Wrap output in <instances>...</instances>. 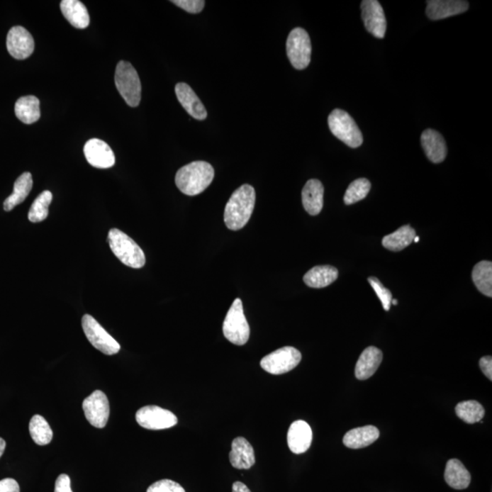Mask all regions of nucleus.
<instances>
[{
  "label": "nucleus",
  "mask_w": 492,
  "mask_h": 492,
  "mask_svg": "<svg viewBox=\"0 0 492 492\" xmlns=\"http://www.w3.org/2000/svg\"><path fill=\"white\" fill-rule=\"evenodd\" d=\"M255 204V191L249 184L242 185L234 191L226 203L225 223L232 231L244 228L250 220Z\"/></svg>",
  "instance_id": "nucleus-1"
},
{
  "label": "nucleus",
  "mask_w": 492,
  "mask_h": 492,
  "mask_svg": "<svg viewBox=\"0 0 492 492\" xmlns=\"http://www.w3.org/2000/svg\"><path fill=\"white\" fill-rule=\"evenodd\" d=\"M215 178V169L208 162L197 161L181 167L175 177V184L181 193L189 196L202 194Z\"/></svg>",
  "instance_id": "nucleus-2"
},
{
  "label": "nucleus",
  "mask_w": 492,
  "mask_h": 492,
  "mask_svg": "<svg viewBox=\"0 0 492 492\" xmlns=\"http://www.w3.org/2000/svg\"><path fill=\"white\" fill-rule=\"evenodd\" d=\"M108 242L111 251L121 263L128 267L140 269L145 267L146 258L142 249L130 236L120 231L111 229L108 232Z\"/></svg>",
  "instance_id": "nucleus-3"
},
{
  "label": "nucleus",
  "mask_w": 492,
  "mask_h": 492,
  "mask_svg": "<svg viewBox=\"0 0 492 492\" xmlns=\"http://www.w3.org/2000/svg\"><path fill=\"white\" fill-rule=\"evenodd\" d=\"M115 85L130 107L139 106L142 99V84L138 73L130 62H120L115 72Z\"/></svg>",
  "instance_id": "nucleus-4"
},
{
  "label": "nucleus",
  "mask_w": 492,
  "mask_h": 492,
  "mask_svg": "<svg viewBox=\"0 0 492 492\" xmlns=\"http://www.w3.org/2000/svg\"><path fill=\"white\" fill-rule=\"evenodd\" d=\"M328 126L334 136L350 148H357L363 143L362 133L350 114L335 108L328 116Z\"/></svg>",
  "instance_id": "nucleus-5"
},
{
  "label": "nucleus",
  "mask_w": 492,
  "mask_h": 492,
  "mask_svg": "<svg viewBox=\"0 0 492 492\" xmlns=\"http://www.w3.org/2000/svg\"><path fill=\"white\" fill-rule=\"evenodd\" d=\"M226 340L237 346H244L250 337V328L246 320L240 298H236L230 308L223 325Z\"/></svg>",
  "instance_id": "nucleus-6"
},
{
  "label": "nucleus",
  "mask_w": 492,
  "mask_h": 492,
  "mask_svg": "<svg viewBox=\"0 0 492 492\" xmlns=\"http://www.w3.org/2000/svg\"><path fill=\"white\" fill-rule=\"evenodd\" d=\"M286 53L293 68L305 69L311 62L312 45L308 33L302 28H293L286 41Z\"/></svg>",
  "instance_id": "nucleus-7"
},
{
  "label": "nucleus",
  "mask_w": 492,
  "mask_h": 492,
  "mask_svg": "<svg viewBox=\"0 0 492 492\" xmlns=\"http://www.w3.org/2000/svg\"><path fill=\"white\" fill-rule=\"evenodd\" d=\"M82 328L89 343L101 352L113 356L121 350L120 344L108 333L94 316L83 315Z\"/></svg>",
  "instance_id": "nucleus-8"
},
{
  "label": "nucleus",
  "mask_w": 492,
  "mask_h": 492,
  "mask_svg": "<svg viewBox=\"0 0 492 492\" xmlns=\"http://www.w3.org/2000/svg\"><path fill=\"white\" fill-rule=\"evenodd\" d=\"M302 354L295 347L279 348L261 360L262 369L272 375H282L298 366Z\"/></svg>",
  "instance_id": "nucleus-9"
},
{
  "label": "nucleus",
  "mask_w": 492,
  "mask_h": 492,
  "mask_svg": "<svg viewBox=\"0 0 492 492\" xmlns=\"http://www.w3.org/2000/svg\"><path fill=\"white\" fill-rule=\"evenodd\" d=\"M136 420L140 427L152 430L170 429L178 423L177 417L172 412L157 406L140 408L136 413Z\"/></svg>",
  "instance_id": "nucleus-10"
},
{
  "label": "nucleus",
  "mask_w": 492,
  "mask_h": 492,
  "mask_svg": "<svg viewBox=\"0 0 492 492\" xmlns=\"http://www.w3.org/2000/svg\"><path fill=\"white\" fill-rule=\"evenodd\" d=\"M82 408L91 426L98 429H104L106 426L110 417V403L105 393L101 391L91 393L83 401Z\"/></svg>",
  "instance_id": "nucleus-11"
},
{
  "label": "nucleus",
  "mask_w": 492,
  "mask_h": 492,
  "mask_svg": "<svg viewBox=\"0 0 492 492\" xmlns=\"http://www.w3.org/2000/svg\"><path fill=\"white\" fill-rule=\"evenodd\" d=\"M6 49L16 60H26L32 55L35 49L33 37L21 26H16L9 31Z\"/></svg>",
  "instance_id": "nucleus-12"
},
{
  "label": "nucleus",
  "mask_w": 492,
  "mask_h": 492,
  "mask_svg": "<svg viewBox=\"0 0 492 492\" xmlns=\"http://www.w3.org/2000/svg\"><path fill=\"white\" fill-rule=\"evenodd\" d=\"M362 19L367 30L374 37L383 38L386 30V19L382 6L376 0H364L361 3Z\"/></svg>",
  "instance_id": "nucleus-13"
},
{
  "label": "nucleus",
  "mask_w": 492,
  "mask_h": 492,
  "mask_svg": "<svg viewBox=\"0 0 492 492\" xmlns=\"http://www.w3.org/2000/svg\"><path fill=\"white\" fill-rule=\"evenodd\" d=\"M84 155L89 164L98 169H108L115 164V155L104 140L91 139L86 142Z\"/></svg>",
  "instance_id": "nucleus-14"
},
{
  "label": "nucleus",
  "mask_w": 492,
  "mask_h": 492,
  "mask_svg": "<svg viewBox=\"0 0 492 492\" xmlns=\"http://www.w3.org/2000/svg\"><path fill=\"white\" fill-rule=\"evenodd\" d=\"M312 440V429L306 421L296 420L291 425L287 433V443L291 452L295 454L308 452Z\"/></svg>",
  "instance_id": "nucleus-15"
},
{
  "label": "nucleus",
  "mask_w": 492,
  "mask_h": 492,
  "mask_svg": "<svg viewBox=\"0 0 492 492\" xmlns=\"http://www.w3.org/2000/svg\"><path fill=\"white\" fill-rule=\"evenodd\" d=\"M427 4V16L431 21H440L462 14L469 9V3L462 0H430Z\"/></svg>",
  "instance_id": "nucleus-16"
},
{
  "label": "nucleus",
  "mask_w": 492,
  "mask_h": 492,
  "mask_svg": "<svg viewBox=\"0 0 492 492\" xmlns=\"http://www.w3.org/2000/svg\"><path fill=\"white\" fill-rule=\"evenodd\" d=\"M175 94H177L178 101L181 104V106L184 108V110L191 117L198 121L206 119V108L189 85L184 82L178 83L175 86Z\"/></svg>",
  "instance_id": "nucleus-17"
},
{
  "label": "nucleus",
  "mask_w": 492,
  "mask_h": 492,
  "mask_svg": "<svg viewBox=\"0 0 492 492\" xmlns=\"http://www.w3.org/2000/svg\"><path fill=\"white\" fill-rule=\"evenodd\" d=\"M421 145L427 159L433 164H440L446 159L447 145L442 134L437 130L427 129L421 134Z\"/></svg>",
  "instance_id": "nucleus-18"
},
{
  "label": "nucleus",
  "mask_w": 492,
  "mask_h": 492,
  "mask_svg": "<svg viewBox=\"0 0 492 492\" xmlns=\"http://www.w3.org/2000/svg\"><path fill=\"white\" fill-rule=\"evenodd\" d=\"M302 203L310 216L320 213L324 206V186L320 181L311 179L306 184L302 191Z\"/></svg>",
  "instance_id": "nucleus-19"
},
{
  "label": "nucleus",
  "mask_w": 492,
  "mask_h": 492,
  "mask_svg": "<svg viewBox=\"0 0 492 492\" xmlns=\"http://www.w3.org/2000/svg\"><path fill=\"white\" fill-rule=\"evenodd\" d=\"M229 459L233 467L249 469L255 464V450L247 440L238 437L232 443Z\"/></svg>",
  "instance_id": "nucleus-20"
},
{
  "label": "nucleus",
  "mask_w": 492,
  "mask_h": 492,
  "mask_svg": "<svg viewBox=\"0 0 492 492\" xmlns=\"http://www.w3.org/2000/svg\"><path fill=\"white\" fill-rule=\"evenodd\" d=\"M383 359V354L376 347H369L361 354L357 360L354 375L359 380H366L371 378L378 370Z\"/></svg>",
  "instance_id": "nucleus-21"
},
{
  "label": "nucleus",
  "mask_w": 492,
  "mask_h": 492,
  "mask_svg": "<svg viewBox=\"0 0 492 492\" xmlns=\"http://www.w3.org/2000/svg\"><path fill=\"white\" fill-rule=\"evenodd\" d=\"M379 430L375 426H365L351 430L345 435L343 443L347 448L357 449L371 445L379 437Z\"/></svg>",
  "instance_id": "nucleus-22"
},
{
  "label": "nucleus",
  "mask_w": 492,
  "mask_h": 492,
  "mask_svg": "<svg viewBox=\"0 0 492 492\" xmlns=\"http://www.w3.org/2000/svg\"><path fill=\"white\" fill-rule=\"evenodd\" d=\"M444 478L447 484L455 490H464L471 484V476L459 459H452L447 462Z\"/></svg>",
  "instance_id": "nucleus-23"
},
{
  "label": "nucleus",
  "mask_w": 492,
  "mask_h": 492,
  "mask_svg": "<svg viewBox=\"0 0 492 492\" xmlns=\"http://www.w3.org/2000/svg\"><path fill=\"white\" fill-rule=\"evenodd\" d=\"M337 277V268L331 265H318L305 274L303 282L312 289H324L333 284Z\"/></svg>",
  "instance_id": "nucleus-24"
},
{
  "label": "nucleus",
  "mask_w": 492,
  "mask_h": 492,
  "mask_svg": "<svg viewBox=\"0 0 492 492\" xmlns=\"http://www.w3.org/2000/svg\"><path fill=\"white\" fill-rule=\"evenodd\" d=\"M64 17L77 28H86L89 24L87 8L79 0H63L60 3Z\"/></svg>",
  "instance_id": "nucleus-25"
},
{
  "label": "nucleus",
  "mask_w": 492,
  "mask_h": 492,
  "mask_svg": "<svg viewBox=\"0 0 492 492\" xmlns=\"http://www.w3.org/2000/svg\"><path fill=\"white\" fill-rule=\"evenodd\" d=\"M32 187H33V179L30 172H24L16 180L12 194L5 200L4 210L9 212L18 204L23 203L30 194Z\"/></svg>",
  "instance_id": "nucleus-26"
},
{
  "label": "nucleus",
  "mask_w": 492,
  "mask_h": 492,
  "mask_svg": "<svg viewBox=\"0 0 492 492\" xmlns=\"http://www.w3.org/2000/svg\"><path fill=\"white\" fill-rule=\"evenodd\" d=\"M15 113L19 121L26 124L36 123L40 118V101L35 96L19 98L15 105Z\"/></svg>",
  "instance_id": "nucleus-27"
},
{
  "label": "nucleus",
  "mask_w": 492,
  "mask_h": 492,
  "mask_svg": "<svg viewBox=\"0 0 492 492\" xmlns=\"http://www.w3.org/2000/svg\"><path fill=\"white\" fill-rule=\"evenodd\" d=\"M415 237L416 231L410 225H404L393 234L386 235L382 245L389 251L399 252L410 245Z\"/></svg>",
  "instance_id": "nucleus-28"
},
{
  "label": "nucleus",
  "mask_w": 492,
  "mask_h": 492,
  "mask_svg": "<svg viewBox=\"0 0 492 492\" xmlns=\"http://www.w3.org/2000/svg\"><path fill=\"white\" fill-rule=\"evenodd\" d=\"M472 280L476 287L484 296H492V263L481 261L475 265L472 271Z\"/></svg>",
  "instance_id": "nucleus-29"
},
{
  "label": "nucleus",
  "mask_w": 492,
  "mask_h": 492,
  "mask_svg": "<svg viewBox=\"0 0 492 492\" xmlns=\"http://www.w3.org/2000/svg\"><path fill=\"white\" fill-rule=\"evenodd\" d=\"M30 433L37 445L45 446L52 440L53 432L47 420L40 415H35L30 423Z\"/></svg>",
  "instance_id": "nucleus-30"
},
{
  "label": "nucleus",
  "mask_w": 492,
  "mask_h": 492,
  "mask_svg": "<svg viewBox=\"0 0 492 492\" xmlns=\"http://www.w3.org/2000/svg\"><path fill=\"white\" fill-rule=\"evenodd\" d=\"M456 414L468 424L480 423L485 415L484 408L476 401H463L456 406Z\"/></svg>",
  "instance_id": "nucleus-31"
},
{
  "label": "nucleus",
  "mask_w": 492,
  "mask_h": 492,
  "mask_svg": "<svg viewBox=\"0 0 492 492\" xmlns=\"http://www.w3.org/2000/svg\"><path fill=\"white\" fill-rule=\"evenodd\" d=\"M52 201V194L50 191H44L36 198L28 212V220L31 223L44 221L49 216V206Z\"/></svg>",
  "instance_id": "nucleus-32"
},
{
  "label": "nucleus",
  "mask_w": 492,
  "mask_h": 492,
  "mask_svg": "<svg viewBox=\"0 0 492 492\" xmlns=\"http://www.w3.org/2000/svg\"><path fill=\"white\" fill-rule=\"evenodd\" d=\"M371 184L366 178H359L354 180L348 186L344 196V202L347 206L354 204L359 201L365 199L369 194Z\"/></svg>",
  "instance_id": "nucleus-33"
},
{
  "label": "nucleus",
  "mask_w": 492,
  "mask_h": 492,
  "mask_svg": "<svg viewBox=\"0 0 492 492\" xmlns=\"http://www.w3.org/2000/svg\"><path fill=\"white\" fill-rule=\"evenodd\" d=\"M369 282L370 286H372L374 291H375L376 296H378L380 301L382 303L383 308L386 311H389L391 308L392 301V293L391 291L386 289L384 286L380 282L378 278L376 277H369Z\"/></svg>",
  "instance_id": "nucleus-34"
},
{
  "label": "nucleus",
  "mask_w": 492,
  "mask_h": 492,
  "mask_svg": "<svg viewBox=\"0 0 492 492\" xmlns=\"http://www.w3.org/2000/svg\"><path fill=\"white\" fill-rule=\"evenodd\" d=\"M147 492H185V491L177 482L171 480H162L151 485Z\"/></svg>",
  "instance_id": "nucleus-35"
},
{
  "label": "nucleus",
  "mask_w": 492,
  "mask_h": 492,
  "mask_svg": "<svg viewBox=\"0 0 492 492\" xmlns=\"http://www.w3.org/2000/svg\"><path fill=\"white\" fill-rule=\"evenodd\" d=\"M179 8L184 9L185 11L197 14L203 11L206 1L203 0H174L172 1Z\"/></svg>",
  "instance_id": "nucleus-36"
},
{
  "label": "nucleus",
  "mask_w": 492,
  "mask_h": 492,
  "mask_svg": "<svg viewBox=\"0 0 492 492\" xmlns=\"http://www.w3.org/2000/svg\"><path fill=\"white\" fill-rule=\"evenodd\" d=\"M54 492H72L70 487V479L67 474H62L57 477Z\"/></svg>",
  "instance_id": "nucleus-37"
},
{
  "label": "nucleus",
  "mask_w": 492,
  "mask_h": 492,
  "mask_svg": "<svg viewBox=\"0 0 492 492\" xmlns=\"http://www.w3.org/2000/svg\"><path fill=\"white\" fill-rule=\"evenodd\" d=\"M0 492H21V488L17 481L8 478L0 481Z\"/></svg>",
  "instance_id": "nucleus-38"
},
{
  "label": "nucleus",
  "mask_w": 492,
  "mask_h": 492,
  "mask_svg": "<svg viewBox=\"0 0 492 492\" xmlns=\"http://www.w3.org/2000/svg\"><path fill=\"white\" fill-rule=\"evenodd\" d=\"M480 367L481 371L488 379L492 380V359L491 356L482 357L480 360Z\"/></svg>",
  "instance_id": "nucleus-39"
},
{
  "label": "nucleus",
  "mask_w": 492,
  "mask_h": 492,
  "mask_svg": "<svg viewBox=\"0 0 492 492\" xmlns=\"http://www.w3.org/2000/svg\"><path fill=\"white\" fill-rule=\"evenodd\" d=\"M233 492H251L248 487L241 481H235L233 484Z\"/></svg>",
  "instance_id": "nucleus-40"
},
{
  "label": "nucleus",
  "mask_w": 492,
  "mask_h": 492,
  "mask_svg": "<svg viewBox=\"0 0 492 492\" xmlns=\"http://www.w3.org/2000/svg\"><path fill=\"white\" fill-rule=\"evenodd\" d=\"M5 449H6V442L4 440L2 439V437H0V458H1L3 453H4Z\"/></svg>",
  "instance_id": "nucleus-41"
},
{
  "label": "nucleus",
  "mask_w": 492,
  "mask_h": 492,
  "mask_svg": "<svg viewBox=\"0 0 492 492\" xmlns=\"http://www.w3.org/2000/svg\"><path fill=\"white\" fill-rule=\"evenodd\" d=\"M391 305L397 306L398 305V300L397 299H392Z\"/></svg>",
  "instance_id": "nucleus-42"
},
{
  "label": "nucleus",
  "mask_w": 492,
  "mask_h": 492,
  "mask_svg": "<svg viewBox=\"0 0 492 492\" xmlns=\"http://www.w3.org/2000/svg\"><path fill=\"white\" fill-rule=\"evenodd\" d=\"M413 241H414L415 242H420V237H418V236H416V237L414 238V240H413Z\"/></svg>",
  "instance_id": "nucleus-43"
}]
</instances>
